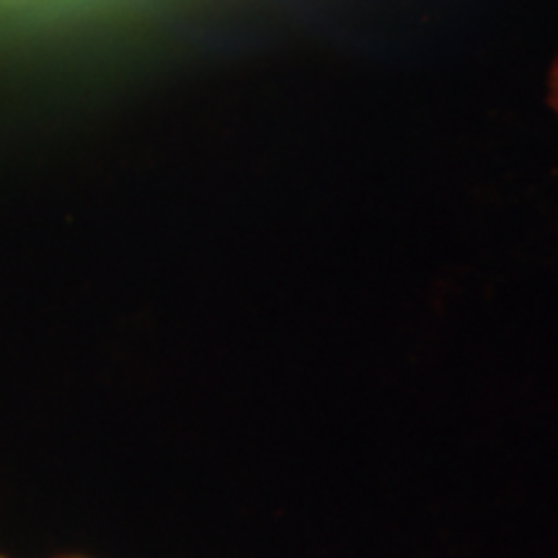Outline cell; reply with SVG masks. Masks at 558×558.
<instances>
[{
  "label": "cell",
  "mask_w": 558,
  "mask_h": 558,
  "mask_svg": "<svg viewBox=\"0 0 558 558\" xmlns=\"http://www.w3.org/2000/svg\"><path fill=\"white\" fill-rule=\"evenodd\" d=\"M548 101H550V107H554V109H556V114H558V58H556V62H554V68H550Z\"/></svg>",
  "instance_id": "1"
}]
</instances>
